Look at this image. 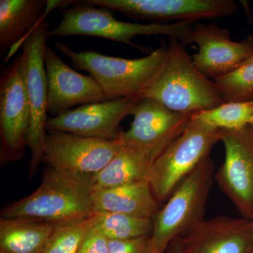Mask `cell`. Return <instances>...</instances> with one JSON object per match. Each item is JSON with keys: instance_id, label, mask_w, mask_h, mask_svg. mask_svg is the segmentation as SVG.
I'll list each match as a JSON object with an SVG mask.
<instances>
[{"instance_id": "30bf717a", "label": "cell", "mask_w": 253, "mask_h": 253, "mask_svg": "<svg viewBox=\"0 0 253 253\" xmlns=\"http://www.w3.org/2000/svg\"><path fill=\"white\" fill-rule=\"evenodd\" d=\"M123 145L121 136L109 141L49 130L44 139L42 161L61 172L91 178L114 158Z\"/></svg>"}, {"instance_id": "f1b7e54d", "label": "cell", "mask_w": 253, "mask_h": 253, "mask_svg": "<svg viewBox=\"0 0 253 253\" xmlns=\"http://www.w3.org/2000/svg\"></svg>"}, {"instance_id": "9c48e42d", "label": "cell", "mask_w": 253, "mask_h": 253, "mask_svg": "<svg viewBox=\"0 0 253 253\" xmlns=\"http://www.w3.org/2000/svg\"><path fill=\"white\" fill-rule=\"evenodd\" d=\"M193 114L176 112L156 100L141 98L131 110L130 127L121 131L120 136L123 144L141 150L153 164L184 133Z\"/></svg>"}, {"instance_id": "7402d4cb", "label": "cell", "mask_w": 253, "mask_h": 253, "mask_svg": "<svg viewBox=\"0 0 253 253\" xmlns=\"http://www.w3.org/2000/svg\"><path fill=\"white\" fill-rule=\"evenodd\" d=\"M193 118L222 130H239L253 125V101L224 102L194 113Z\"/></svg>"}, {"instance_id": "7a4b0ae2", "label": "cell", "mask_w": 253, "mask_h": 253, "mask_svg": "<svg viewBox=\"0 0 253 253\" xmlns=\"http://www.w3.org/2000/svg\"><path fill=\"white\" fill-rule=\"evenodd\" d=\"M55 46L75 68L87 71L109 100L140 99L162 70L168 51V45L163 43L148 56L130 59L94 51H76L59 42Z\"/></svg>"}, {"instance_id": "603a6c76", "label": "cell", "mask_w": 253, "mask_h": 253, "mask_svg": "<svg viewBox=\"0 0 253 253\" xmlns=\"http://www.w3.org/2000/svg\"><path fill=\"white\" fill-rule=\"evenodd\" d=\"M213 81L225 102L253 101V53L234 71Z\"/></svg>"}, {"instance_id": "d4e9b609", "label": "cell", "mask_w": 253, "mask_h": 253, "mask_svg": "<svg viewBox=\"0 0 253 253\" xmlns=\"http://www.w3.org/2000/svg\"><path fill=\"white\" fill-rule=\"evenodd\" d=\"M150 237L109 241V253H151Z\"/></svg>"}, {"instance_id": "4fadbf2b", "label": "cell", "mask_w": 253, "mask_h": 253, "mask_svg": "<svg viewBox=\"0 0 253 253\" xmlns=\"http://www.w3.org/2000/svg\"><path fill=\"white\" fill-rule=\"evenodd\" d=\"M139 99L109 100L81 106L67 112L48 118L46 131H60L84 137L113 141L121 134L123 120L131 115Z\"/></svg>"}, {"instance_id": "83f0119b", "label": "cell", "mask_w": 253, "mask_h": 253, "mask_svg": "<svg viewBox=\"0 0 253 253\" xmlns=\"http://www.w3.org/2000/svg\"><path fill=\"white\" fill-rule=\"evenodd\" d=\"M250 130H251V133H252V135L253 136V126H249Z\"/></svg>"}, {"instance_id": "8fae6325", "label": "cell", "mask_w": 253, "mask_h": 253, "mask_svg": "<svg viewBox=\"0 0 253 253\" xmlns=\"http://www.w3.org/2000/svg\"><path fill=\"white\" fill-rule=\"evenodd\" d=\"M87 4L119 11L128 17L169 24L198 23L234 14L233 0H84Z\"/></svg>"}, {"instance_id": "5bb4252c", "label": "cell", "mask_w": 253, "mask_h": 253, "mask_svg": "<svg viewBox=\"0 0 253 253\" xmlns=\"http://www.w3.org/2000/svg\"><path fill=\"white\" fill-rule=\"evenodd\" d=\"M193 43L199 47L192 56L195 66L212 81L234 71L253 53V36L232 41L229 30L214 23H195Z\"/></svg>"}, {"instance_id": "6da1fadb", "label": "cell", "mask_w": 253, "mask_h": 253, "mask_svg": "<svg viewBox=\"0 0 253 253\" xmlns=\"http://www.w3.org/2000/svg\"><path fill=\"white\" fill-rule=\"evenodd\" d=\"M91 179L49 166L36 191L4 208L1 218H23L53 224L87 219L94 214Z\"/></svg>"}, {"instance_id": "2e32d148", "label": "cell", "mask_w": 253, "mask_h": 253, "mask_svg": "<svg viewBox=\"0 0 253 253\" xmlns=\"http://www.w3.org/2000/svg\"><path fill=\"white\" fill-rule=\"evenodd\" d=\"M179 238L188 253H253V220L225 216L204 219Z\"/></svg>"}, {"instance_id": "484cf974", "label": "cell", "mask_w": 253, "mask_h": 253, "mask_svg": "<svg viewBox=\"0 0 253 253\" xmlns=\"http://www.w3.org/2000/svg\"><path fill=\"white\" fill-rule=\"evenodd\" d=\"M109 253V240L99 231L90 226L86 233L79 253Z\"/></svg>"}, {"instance_id": "cb8c5ba5", "label": "cell", "mask_w": 253, "mask_h": 253, "mask_svg": "<svg viewBox=\"0 0 253 253\" xmlns=\"http://www.w3.org/2000/svg\"><path fill=\"white\" fill-rule=\"evenodd\" d=\"M89 227L88 218L56 224L42 253H79Z\"/></svg>"}, {"instance_id": "3957f363", "label": "cell", "mask_w": 253, "mask_h": 253, "mask_svg": "<svg viewBox=\"0 0 253 253\" xmlns=\"http://www.w3.org/2000/svg\"><path fill=\"white\" fill-rule=\"evenodd\" d=\"M176 112L194 113L217 107L224 99L214 81L200 72L185 44L170 38L162 70L141 95Z\"/></svg>"}, {"instance_id": "ffe728a7", "label": "cell", "mask_w": 253, "mask_h": 253, "mask_svg": "<svg viewBox=\"0 0 253 253\" xmlns=\"http://www.w3.org/2000/svg\"><path fill=\"white\" fill-rule=\"evenodd\" d=\"M55 225L23 218H1L0 253H42Z\"/></svg>"}, {"instance_id": "ba28073f", "label": "cell", "mask_w": 253, "mask_h": 253, "mask_svg": "<svg viewBox=\"0 0 253 253\" xmlns=\"http://www.w3.org/2000/svg\"><path fill=\"white\" fill-rule=\"evenodd\" d=\"M49 20L44 16L21 44L26 58V81L31 112L26 137L31 154L30 177L38 172L42 161L46 134L47 82L44 53L49 38Z\"/></svg>"}, {"instance_id": "9a60e30c", "label": "cell", "mask_w": 253, "mask_h": 253, "mask_svg": "<svg viewBox=\"0 0 253 253\" xmlns=\"http://www.w3.org/2000/svg\"><path fill=\"white\" fill-rule=\"evenodd\" d=\"M44 61L47 82V113L53 117L78 105L109 101L94 78L70 67L47 44Z\"/></svg>"}, {"instance_id": "ac0fdd59", "label": "cell", "mask_w": 253, "mask_h": 253, "mask_svg": "<svg viewBox=\"0 0 253 253\" xmlns=\"http://www.w3.org/2000/svg\"><path fill=\"white\" fill-rule=\"evenodd\" d=\"M46 0L0 1V54L14 51L51 9Z\"/></svg>"}, {"instance_id": "8992f818", "label": "cell", "mask_w": 253, "mask_h": 253, "mask_svg": "<svg viewBox=\"0 0 253 253\" xmlns=\"http://www.w3.org/2000/svg\"><path fill=\"white\" fill-rule=\"evenodd\" d=\"M221 135L222 129L208 126L192 116L184 133L156 158L151 165L148 181L161 207L181 182L209 157Z\"/></svg>"}, {"instance_id": "277c9868", "label": "cell", "mask_w": 253, "mask_h": 253, "mask_svg": "<svg viewBox=\"0 0 253 253\" xmlns=\"http://www.w3.org/2000/svg\"><path fill=\"white\" fill-rule=\"evenodd\" d=\"M74 6L61 10L62 19L56 28L50 30L49 38L86 36L106 38L136 46L132 39L139 36H166L183 44L193 43L194 22L142 23L125 22L113 16L111 9L74 1Z\"/></svg>"}, {"instance_id": "7c38bea8", "label": "cell", "mask_w": 253, "mask_h": 253, "mask_svg": "<svg viewBox=\"0 0 253 253\" xmlns=\"http://www.w3.org/2000/svg\"><path fill=\"white\" fill-rule=\"evenodd\" d=\"M221 141L225 158L214 178L243 217L253 220V136L249 126L222 130Z\"/></svg>"}, {"instance_id": "4316f807", "label": "cell", "mask_w": 253, "mask_h": 253, "mask_svg": "<svg viewBox=\"0 0 253 253\" xmlns=\"http://www.w3.org/2000/svg\"><path fill=\"white\" fill-rule=\"evenodd\" d=\"M165 253H188L186 252L182 245H181L180 238L174 239L168 246Z\"/></svg>"}, {"instance_id": "44dd1931", "label": "cell", "mask_w": 253, "mask_h": 253, "mask_svg": "<svg viewBox=\"0 0 253 253\" xmlns=\"http://www.w3.org/2000/svg\"><path fill=\"white\" fill-rule=\"evenodd\" d=\"M91 227L99 231L109 241H124L151 237L153 219L131 217L119 213H94L88 218Z\"/></svg>"}, {"instance_id": "5b68a950", "label": "cell", "mask_w": 253, "mask_h": 253, "mask_svg": "<svg viewBox=\"0 0 253 253\" xmlns=\"http://www.w3.org/2000/svg\"><path fill=\"white\" fill-rule=\"evenodd\" d=\"M212 160L205 159L181 182L153 218L149 239L151 253H165L169 245L204 219L214 178Z\"/></svg>"}, {"instance_id": "e0dca14e", "label": "cell", "mask_w": 253, "mask_h": 253, "mask_svg": "<svg viewBox=\"0 0 253 253\" xmlns=\"http://www.w3.org/2000/svg\"><path fill=\"white\" fill-rule=\"evenodd\" d=\"M91 205L94 213H119L145 219H153L161 209L148 180L94 190Z\"/></svg>"}, {"instance_id": "52a82bcc", "label": "cell", "mask_w": 253, "mask_h": 253, "mask_svg": "<svg viewBox=\"0 0 253 253\" xmlns=\"http://www.w3.org/2000/svg\"><path fill=\"white\" fill-rule=\"evenodd\" d=\"M26 81V58L18 55L0 78V161L1 166L22 159L31 124Z\"/></svg>"}, {"instance_id": "d6986e66", "label": "cell", "mask_w": 253, "mask_h": 253, "mask_svg": "<svg viewBox=\"0 0 253 253\" xmlns=\"http://www.w3.org/2000/svg\"><path fill=\"white\" fill-rule=\"evenodd\" d=\"M151 162L141 150L123 145L119 152L91 177L92 190L111 189L148 180Z\"/></svg>"}]
</instances>
